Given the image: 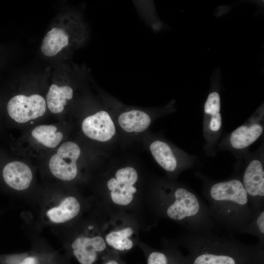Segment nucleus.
I'll return each mask as SVG.
<instances>
[{
	"instance_id": "423d86ee",
	"label": "nucleus",
	"mask_w": 264,
	"mask_h": 264,
	"mask_svg": "<svg viewBox=\"0 0 264 264\" xmlns=\"http://www.w3.org/2000/svg\"><path fill=\"white\" fill-rule=\"evenodd\" d=\"M241 179L254 213L264 209V167L262 161L259 159L251 160Z\"/></svg>"
},
{
	"instance_id": "9d476101",
	"label": "nucleus",
	"mask_w": 264,
	"mask_h": 264,
	"mask_svg": "<svg viewBox=\"0 0 264 264\" xmlns=\"http://www.w3.org/2000/svg\"><path fill=\"white\" fill-rule=\"evenodd\" d=\"M81 208L79 200L74 196H68L48 207L44 215L47 220L52 224H64L77 217Z\"/></svg>"
},
{
	"instance_id": "0eeeda50",
	"label": "nucleus",
	"mask_w": 264,
	"mask_h": 264,
	"mask_svg": "<svg viewBox=\"0 0 264 264\" xmlns=\"http://www.w3.org/2000/svg\"><path fill=\"white\" fill-rule=\"evenodd\" d=\"M9 116L19 123H24L43 116L46 110L44 98L37 94H22L12 97L7 105Z\"/></svg>"
},
{
	"instance_id": "6e6552de",
	"label": "nucleus",
	"mask_w": 264,
	"mask_h": 264,
	"mask_svg": "<svg viewBox=\"0 0 264 264\" xmlns=\"http://www.w3.org/2000/svg\"><path fill=\"white\" fill-rule=\"evenodd\" d=\"M107 246L103 236L98 233L81 234L71 244L73 254L81 264H93Z\"/></svg>"
},
{
	"instance_id": "aec40b11",
	"label": "nucleus",
	"mask_w": 264,
	"mask_h": 264,
	"mask_svg": "<svg viewBox=\"0 0 264 264\" xmlns=\"http://www.w3.org/2000/svg\"><path fill=\"white\" fill-rule=\"evenodd\" d=\"M204 112L207 116H212L220 112V101L218 93L213 92L209 94L204 105Z\"/></svg>"
},
{
	"instance_id": "412c9836",
	"label": "nucleus",
	"mask_w": 264,
	"mask_h": 264,
	"mask_svg": "<svg viewBox=\"0 0 264 264\" xmlns=\"http://www.w3.org/2000/svg\"><path fill=\"white\" fill-rule=\"evenodd\" d=\"M169 256L161 251H152L148 255L147 264H170Z\"/></svg>"
},
{
	"instance_id": "7ed1b4c3",
	"label": "nucleus",
	"mask_w": 264,
	"mask_h": 264,
	"mask_svg": "<svg viewBox=\"0 0 264 264\" xmlns=\"http://www.w3.org/2000/svg\"><path fill=\"white\" fill-rule=\"evenodd\" d=\"M167 187L150 202L157 217L173 220L186 231L212 230L217 225L207 204L193 190L180 184Z\"/></svg>"
},
{
	"instance_id": "4be33fe9",
	"label": "nucleus",
	"mask_w": 264,
	"mask_h": 264,
	"mask_svg": "<svg viewBox=\"0 0 264 264\" xmlns=\"http://www.w3.org/2000/svg\"><path fill=\"white\" fill-rule=\"evenodd\" d=\"M207 129L212 133L218 132L222 126V117L220 112L215 115L208 116Z\"/></svg>"
},
{
	"instance_id": "dca6fc26",
	"label": "nucleus",
	"mask_w": 264,
	"mask_h": 264,
	"mask_svg": "<svg viewBox=\"0 0 264 264\" xmlns=\"http://www.w3.org/2000/svg\"><path fill=\"white\" fill-rule=\"evenodd\" d=\"M73 93V89L69 86L52 84L46 95L48 108L53 113H61L64 110L67 100L72 98Z\"/></svg>"
},
{
	"instance_id": "f3484780",
	"label": "nucleus",
	"mask_w": 264,
	"mask_h": 264,
	"mask_svg": "<svg viewBox=\"0 0 264 264\" xmlns=\"http://www.w3.org/2000/svg\"><path fill=\"white\" fill-rule=\"evenodd\" d=\"M68 44V36L67 33L62 29L54 27L45 36L41 50L46 56H54Z\"/></svg>"
},
{
	"instance_id": "5701e85b",
	"label": "nucleus",
	"mask_w": 264,
	"mask_h": 264,
	"mask_svg": "<svg viewBox=\"0 0 264 264\" xmlns=\"http://www.w3.org/2000/svg\"><path fill=\"white\" fill-rule=\"evenodd\" d=\"M37 259L35 257H28L24 259L19 264H38Z\"/></svg>"
},
{
	"instance_id": "f8f14e48",
	"label": "nucleus",
	"mask_w": 264,
	"mask_h": 264,
	"mask_svg": "<svg viewBox=\"0 0 264 264\" xmlns=\"http://www.w3.org/2000/svg\"><path fill=\"white\" fill-rule=\"evenodd\" d=\"M135 230L131 224L124 223L105 230L103 236L107 246L115 250L124 251L133 246Z\"/></svg>"
},
{
	"instance_id": "4468645a",
	"label": "nucleus",
	"mask_w": 264,
	"mask_h": 264,
	"mask_svg": "<svg viewBox=\"0 0 264 264\" xmlns=\"http://www.w3.org/2000/svg\"><path fill=\"white\" fill-rule=\"evenodd\" d=\"M150 149L157 163L165 171L175 173L179 170L177 158L167 143L156 140L151 144Z\"/></svg>"
},
{
	"instance_id": "39448f33",
	"label": "nucleus",
	"mask_w": 264,
	"mask_h": 264,
	"mask_svg": "<svg viewBox=\"0 0 264 264\" xmlns=\"http://www.w3.org/2000/svg\"><path fill=\"white\" fill-rule=\"evenodd\" d=\"M137 179L138 174L133 168L127 167L118 170L115 177L110 179L107 182L112 202L120 207L130 205L137 191L134 185Z\"/></svg>"
},
{
	"instance_id": "6ab92c4d",
	"label": "nucleus",
	"mask_w": 264,
	"mask_h": 264,
	"mask_svg": "<svg viewBox=\"0 0 264 264\" xmlns=\"http://www.w3.org/2000/svg\"><path fill=\"white\" fill-rule=\"evenodd\" d=\"M237 233L249 234L255 236L258 239V243L264 247V209L255 212L250 221Z\"/></svg>"
},
{
	"instance_id": "20e7f679",
	"label": "nucleus",
	"mask_w": 264,
	"mask_h": 264,
	"mask_svg": "<svg viewBox=\"0 0 264 264\" xmlns=\"http://www.w3.org/2000/svg\"><path fill=\"white\" fill-rule=\"evenodd\" d=\"M81 150L75 143L68 141L63 143L49 161V168L55 177L64 181H70L77 174V161Z\"/></svg>"
},
{
	"instance_id": "f03ea898",
	"label": "nucleus",
	"mask_w": 264,
	"mask_h": 264,
	"mask_svg": "<svg viewBox=\"0 0 264 264\" xmlns=\"http://www.w3.org/2000/svg\"><path fill=\"white\" fill-rule=\"evenodd\" d=\"M204 182L203 195L217 225L237 233L250 221L254 213L240 178L218 181L204 178Z\"/></svg>"
},
{
	"instance_id": "1a4fd4ad",
	"label": "nucleus",
	"mask_w": 264,
	"mask_h": 264,
	"mask_svg": "<svg viewBox=\"0 0 264 264\" xmlns=\"http://www.w3.org/2000/svg\"><path fill=\"white\" fill-rule=\"evenodd\" d=\"M82 129L89 138L102 142L109 140L115 133L114 124L105 111H100L86 117L82 122Z\"/></svg>"
},
{
	"instance_id": "f257e3e1",
	"label": "nucleus",
	"mask_w": 264,
	"mask_h": 264,
	"mask_svg": "<svg viewBox=\"0 0 264 264\" xmlns=\"http://www.w3.org/2000/svg\"><path fill=\"white\" fill-rule=\"evenodd\" d=\"M175 242L190 251L192 264H240L259 261L263 253L258 242L248 245L232 235L219 237L211 230L186 231Z\"/></svg>"
},
{
	"instance_id": "a211bd4d",
	"label": "nucleus",
	"mask_w": 264,
	"mask_h": 264,
	"mask_svg": "<svg viewBox=\"0 0 264 264\" xmlns=\"http://www.w3.org/2000/svg\"><path fill=\"white\" fill-rule=\"evenodd\" d=\"M33 137L44 146L56 147L62 140L63 134L57 132V128L52 125H42L36 127L32 131Z\"/></svg>"
},
{
	"instance_id": "ddd939ff",
	"label": "nucleus",
	"mask_w": 264,
	"mask_h": 264,
	"mask_svg": "<svg viewBox=\"0 0 264 264\" xmlns=\"http://www.w3.org/2000/svg\"><path fill=\"white\" fill-rule=\"evenodd\" d=\"M263 126L259 122L242 125L230 134L229 142L232 148L236 150L245 149L254 143L262 135Z\"/></svg>"
},
{
	"instance_id": "9b49d317",
	"label": "nucleus",
	"mask_w": 264,
	"mask_h": 264,
	"mask_svg": "<svg viewBox=\"0 0 264 264\" xmlns=\"http://www.w3.org/2000/svg\"><path fill=\"white\" fill-rule=\"evenodd\" d=\"M2 176L8 186L20 191L27 189L33 179L30 168L25 163L19 161L7 163L3 169Z\"/></svg>"
},
{
	"instance_id": "2eb2a0df",
	"label": "nucleus",
	"mask_w": 264,
	"mask_h": 264,
	"mask_svg": "<svg viewBox=\"0 0 264 264\" xmlns=\"http://www.w3.org/2000/svg\"><path fill=\"white\" fill-rule=\"evenodd\" d=\"M151 121L148 114L138 110L124 112L118 118L120 126L127 132H142L148 128Z\"/></svg>"
},
{
	"instance_id": "b1692460",
	"label": "nucleus",
	"mask_w": 264,
	"mask_h": 264,
	"mask_svg": "<svg viewBox=\"0 0 264 264\" xmlns=\"http://www.w3.org/2000/svg\"><path fill=\"white\" fill-rule=\"evenodd\" d=\"M104 264H119V263L116 260H110V261L107 262Z\"/></svg>"
}]
</instances>
